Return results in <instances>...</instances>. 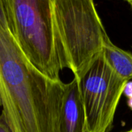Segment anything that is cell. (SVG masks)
I'll list each match as a JSON object with an SVG mask.
<instances>
[{"label":"cell","mask_w":132,"mask_h":132,"mask_svg":"<svg viewBox=\"0 0 132 132\" xmlns=\"http://www.w3.org/2000/svg\"><path fill=\"white\" fill-rule=\"evenodd\" d=\"M65 84L39 72L0 26V97L12 132H61Z\"/></svg>","instance_id":"obj_1"},{"label":"cell","mask_w":132,"mask_h":132,"mask_svg":"<svg viewBox=\"0 0 132 132\" xmlns=\"http://www.w3.org/2000/svg\"><path fill=\"white\" fill-rule=\"evenodd\" d=\"M9 32L39 72L60 80L63 70L53 0H4Z\"/></svg>","instance_id":"obj_2"},{"label":"cell","mask_w":132,"mask_h":132,"mask_svg":"<svg viewBox=\"0 0 132 132\" xmlns=\"http://www.w3.org/2000/svg\"><path fill=\"white\" fill-rule=\"evenodd\" d=\"M63 69L78 81L101 54L108 36L92 0H53Z\"/></svg>","instance_id":"obj_3"},{"label":"cell","mask_w":132,"mask_h":132,"mask_svg":"<svg viewBox=\"0 0 132 132\" xmlns=\"http://www.w3.org/2000/svg\"><path fill=\"white\" fill-rule=\"evenodd\" d=\"M78 82L87 132H109L128 81L109 67L101 53Z\"/></svg>","instance_id":"obj_4"},{"label":"cell","mask_w":132,"mask_h":132,"mask_svg":"<svg viewBox=\"0 0 132 132\" xmlns=\"http://www.w3.org/2000/svg\"><path fill=\"white\" fill-rule=\"evenodd\" d=\"M61 132H87L86 115L78 80L65 84L61 112Z\"/></svg>","instance_id":"obj_5"},{"label":"cell","mask_w":132,"mask_h":132,"mask_svg":"<svg viewBox=\"0 0 132 132\" xmlns=\"http://www.w3.org/2000/svg\"><path fill=\"white\" fill-rule=\"evenodd\" d=\"M103 56L109 67L122 79L132 80V54L114 45L108 36L103 46Z\"/></svg>","instance_id":"obj_6"},{"label":"cell","mask_w":132,"mask_h":132,"mask_svg":"<svg viewBox=\"0 0 132 132\" xmlns=\"http://www.w3.org/2000/svg\"><path fill=\"white\" fill-rule=\"evenodd\" d=\"M0 26L3 29L9 31L8 19L4 5V0H0Z\"/></svg>","instance_id":"obj_7"},{"label":"cell","mask_w":132,"mask_h":132,"mask_svg":"<svg viewBox=\"0 0 132 132\" xmlns=\"http://www.w3.org/2000/svg\"><path fill=\"white\" fill-rule=\"evenodd\" d=\"M123 94L125 97H127L128 99L132 97V80L127 82V84L125 87V89H124Z\"/></svg>","instance_id":"obj_8"},{"label":"cell","mask_w":132,"mask_h":132,"mask_svg":"<svg viewBox=\"0 0 132 132\" xmlns=\"http://www.w3.org/2000/svg\"><path fill=\"white\" fill-rule=\"evenodd\" d=\"M0 132H12L10 131L2 114H1L0 115Z\"/></svg>","instance_id":"obj_9"},{"label":"cell","mask_w":132,"mask_h":132,"mask_svg":"<svg viewBox=\"0 0 132 132\" xmlns=\"http://www.w3.org/2000/svg\"><path fill=\"white\" fill-rule=\"evenodd\" d=\"M128 106L129 107V108L132 111V97L128 99Z\"/></svg>","instance_id":"obj_10"},{"label":"cell","mask_w":132,"mask_h":132,"mask_svg":"<svg viewBox=\"0 0 132 132\" xmlns=\"http://www.w3.org/2000/svg\"><path fill=\"white\" fill-rule=\"evenodd\" d=\"M127 3L129 5V6L132 9V0H128V1H127Z\"/></svg>","instance_id":"obj_11"},{"label":"cell","mask_w":132,"mask_h":132,"mask_svg":"<svg viewBox=\"0 0 132 132\" xmlns=\"http://www.w3.org/2000/svg\"><path fill=\"white\" fill-rule=\"evenodd\" d=\"M0 107H2V101H1V97H0Z\"/></svg>","instance_id":"obj_12"},{"label":"cell","mask_w":132,"mask_h":132,"mask_svg":"<svg viewBox=\"0 0 132 132\" xmlns=\"http://www.w3.org/2000/svg\"><path fill=\"white\" fill-rule=\"evenodd\" d=\"M124 132H132V128L130 130V131H124Z\"/></svg>","instance_id":"obj_13"}]
</instances>
